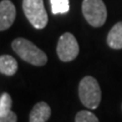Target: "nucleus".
Segmentation results:
<instances>
[{"instance_id":"f257e3e1","label":"nucleus","mask_w":122,"mask_h":122,"mask_svg":"<svg viewBox=\"0 0 122 122\" xmlns=\"http://www.w3.org/2000/svg\"><path fill=\"white\" fill-rule=\"evenodd\" d=\"M13 51L20 58L32 65L44 66L48 61V57L40 48L25 38H16L11 43Z\"/></svg>"},{"instance_id":"f03ea898","label":"nucleus","mask_w":122,"mask_h":122,"mask_svg":"<svg viewBox=\"0 0 122 122\" xmlns=\"http://www.w3.org/2000/svg\"><path fill=\"white\" fill-rule=\"evenodd\" d=\"M78 97L81 104L89 109H97L101 102L102 93L98 81L93 76H85L78 86Z\"/></svg>"},{"instance_id":"7ed1b4c3","label":"nucleus","mask_w":122,"mask_h":122,"mask_svg":"<svg viewBox=\"0 0 122 122\" xmlns=\"http://www.w3.org/2000/svg\"><path fill=\"white\" fill-rule=\"evenodd\" d=\"M22 10L35 29L42 30L47 25L48 14L43 0H22Z\"/></svg>"},{"instance_id":"20e7f679","label":"nucleus","mask_w":122,"mask_h":122,"mask_svg":"<svg viewBox=\"0 0 122 122\" xmlns=\"http://www.w3.org/2000/svg\"><path fill=\"white\" fill-rule=\"evenodd\" d=\"M81 10L86 20L94 28H100L106 22L107 8L103 0H83Z\"/></svg>"},{"instance_id":"39448f33","label":"nucleus","mask_w":122,"mask_h":122,"mask_svg":"<svg viewBox=\"0 0 122 122\" xmlns=\"http://www.w3.org/2000/svg\"><path fill=\"white\" fill-rule=\"evenodd\" d=\"M57 55L63 62H70L77 57L79 46L75 37L71 33H64L61 35L57 44Z\"/></svg>"},{"instance_id":"423d86ee","label":"nucleus","mask_w":122,"mask_h":122,"mask_svg":"<svg viewBox=\"0 0 122 122\" xmlns=\"http://www.w3.org/2000/svg\"><path fill=\"white\" fill-rule=\"evenodd\" d=\"M16 9L10 0H2L0 2V30H8L14 22Z\"/></svg>"},{"instance_id":"0eeeda50","label":"nucleus","mask_w":122,"mask_h":122,"mask_svg":"<svg viewBox=\"0 0 122 122\" xmlns=\"http://www.w3.org/2000/svg\"><path fill=\"white\" fill-rule=\"evenodd\" d=\"M51 116V108L46 102H39L33 107L30 122H47Z\"/></svg>"},{"instance_id":"6e6552de","label":"nucleus","mask_w":122,"mask_h":122,"mask_svg":"<svg viewBox=\"0 0 122 122\" xmlns=\"http://www.w3.org/2000/svg\"><path fill=\"white\" fill-rule=\"evenodd\" d=\"M107 44L115 50L122 49V21L117 22L110 30L107 37Z\"/></svg>"},{"instance_id":"1a4fd4ad","label":"nucleus","mask_w":122,"mask_h":122,"mask_svg":"<svg viewBox=\"0 0 122 122\" xmlns=\"http://www.w3.org/2000/svg\"><path fill=\"white\" fill-rule=\"evenodd\" d=\"M18 68L17 61L10 55H1L0 57V72L6 76H12Z\"/></svg>"},{"instance_id":"9d476101","label":"nucleus","mask_w":122,"mask_h":122,"mask_svg":"<svg viewBox=\"0 0 122 122\" xmlns=\"http://www.w3.org/2000/svg\"><path fill=\"white\" fill-rule=\"evenodd\" d=\"M53 14H64L69 11V0H50Z\"/></svg>"},{"instance_id":"9b49d317","label":"nucleus","mask_w":122,"mask_h":122,"mask_svg":"<svg viewBox=\"0 0 122 122\" xmlns=\"http://www.w3.org/2000/svg\"><path fill=\"white\" fill-rule=\"evenodd\" d=\"M75 122H99V119L93 112L81 110L75 115Z\"/></svg>"},{"instance_id":"f8f14e48","label":"nucleus","mask_w":122,"mask_h":122,"mask_svg":"<svg viewBox=\"0 0 122 122\" xmlns=\"http://www.w3.org/2000/svg\"><path fill=\"white\" fill-rule=\"evenodd\" d=\"M12 107V99L10 95L7 93H3L0 96V115L6 112H9Z\"/></svg>"},{"instance_id":"ddd939ff","label":"nucleus","mask_w":122,"mask_h":122,"mask_svg":"<svg viewBox=\"0 0 122 122\" xmlns=\"http://www.w3.org/2000/svg\"><path fill=\"white\" fill-rule=\"evenodd\" d=\"M0 122H17V116L12 110L0 115Z\"/></svg>"}]
</instances>
